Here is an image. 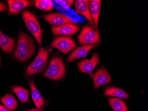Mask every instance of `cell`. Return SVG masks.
Returning a JSON list of instances; mask_svg holds the SVG:
<instances>
[{
	"label": "cell",
	"instance_id": "obj_4",
	"mask_svg": "<svg viewBox=\"0 0 148 111\" xmlns=\"http://www.w3.org/2000/svg\"><path fill=\"white\" fill-rule=\"evenodd\" d=\"M65 72V67L63 60L60 57H56L51 60L49 65L44 73V76L54 81H58L64 77Z\"/></svg>",
	"mask_w": 148,
	"mask_h": 111
},
{
	"label": "cell",
	"instance_id": "obj_26",
	"mask_svg": "<svg viewBox=\"0 0 148 111\" xmlns=\"http://www.w3.org/2000/svg\"><path fill=\"white\" fill-rule=\"evenodd\" d=\"M1 56H0V67H1Z\"/></svg>",
	"mask_w": 148,
	"mask_h": 111
},
{
	"label": "cell",
	"instance_id": "obj_8",
	"mask_svg": "<svg viewBox=\"0 0 148 111\" xmlns=\"http://www.w3.org/2000/svg\"><path fill=\"white\" fill-rule=\"evenodd\" d=\"M94 88L95 89L106 84L110 83L112 81L111 75L104 67L100 68L91 76Z\"/></svg>",
	"mask_w": 148,
	"mask_h": 111
},
{
	"label": "cell",
	"instance_id": "obj_24",
	"mask_svg": "<svg viewBox=\"0 0 148 111\" xmlns=\"http://www.w3.org/2000/svg\"><path fill=\"white\" fill-rule=\"evenodd\" d=\"M46 106L40 108V109H37V108H32V109H29V110H26L25 111H43L45 109Z\"/></svg>",
	"mask_w": 148,
	"mask_h": 111
},
{
	"label": "cell",
	"instance_id": "obj_21",
	"mask_svg": "<svg viewBox=\"0 0 148 111\" xmlns=\"http://www.w3.org/2000/svg\"><path fill=\"white\" fill-rule=\"evenodd\" d=\"M34 3L37 9L45 11L52 10L54 7L53 1L51 0H36Z\"/></svg>",
	"mask_w": 148,
	"mask_h": 111
},
{
	"label": "cell",
	"instance_id": "obj_16",
	"mask_svg": "<svg viewBox=\"0 0 148 111\" xmlns=\"http://www.w3.org/2000/svg\"><path fill=\"white\" fill-rule=\"evenodd\" d=\"M101 1L100 0H91L90 2V12L93 19L95 29H97L99 25Z\"/></svg>",
	"mask_w": 148,
	"mask_h": 111
},
{
	"label": "cell",
	"instance_id": "obj_13",
	"mask_svg": "<svg viewBox=\"0 0 148 111\" xmlns=\"http://www.w3.org/2000/svg\"><path fill=\"white\" fill-rule=\"evenodd\" d=\"M97 46H98L96 45H89L79 47L73 50L69 55L67 58V61L69 62H71L77 59L84 58L86 57L89 51Z\"/></svg>",
	"mask_w": 148,
	"mask_h": 111
},
{
	"label": "cell",
	"instance_id": "obj_17",
	"mask_svg": "<svg viewBox=\"0 0 148 111\" xmlns=\"http://www.w3.org/2000/svg\"><path fill=\"white\" fill-rule=\"evenodd\" d=\"M105 96L116 97L120 99H127L129 98L130 96L124 90L119 88L111 87L106 89L104 92Z\"/></svg>",
	"mask_w": 148,
	"mask_h": 111
},
{
	"label": "cell",
	"instance_id": "obj_6",
	"mask_svg": "<svg viewBox=\"0 0 148 111\" xmlns=\"http://www.w3.org/2000/svg\"><path fill=\"white\" fill-rule=\"evenodd\" d=\"M51 46L66 54L76 48V44L70 37L61 35L57 36L54 39Z\"/></svg>",
	"mask_w": 148,
	"mask_h": 111
},
{
	"label": "cell",
	"instance_id": "obj_9",
	"mask_svg": "<svg viewBox=\"0 0 148 111\" xmlns=\"http://www.w3.org/2000/svg\"><path fill=\"white\" fill-rule=\"evenodd\" d=\"M100 63V59L97 53L93 54L91 59H85L79 62L78 64V68L81 72L90 74L95 67Z\"/></svg>",
	"mask_w": 148,
	"mask_h": 111
},
{
	"label": "cell",
	"instance_id": "obj_14",
	"mask_svg": "<svg viewBox=\"0 0 148 111\" xmlns=\"http://www.w3.org/2000/svg\"><path fill=\"white\" fill-rule=\"evenodd\" d=\"M15 39L6 35L0 31V48L6 53H10L16 47Z\"/></svg>",
	"mask_w": 148,
	"mask_h": 111
},
{
	"label": "cell",
	"instance_id": "obj_19",
	"mask_svg": "<svg viewBox=\"0 0 148 111\" xmlns=\"http://www.w3.org/2000/svg\"><path fill=\"white\" fill-rule=\"evenodd\" d=\"M108 100L110 105L114 111H128L126 103L121 99L109 97Z\"/></svg>",
	"mask_w": 148,
	"mask_h": 111
},
{
	"label": "cell",
	"instance_id": "obj_22",
	"mask_svg": "<svg viewBox=\"0 0 148 111\" xmlns=\"http://www.w3.org/2000/svg\"><path fill=\"white\" fill-rule=\"evenodd\" d=\"M8 9L5 3L4 2H0V12L6 11Z\"/></svg>",
	"mask_w": 148,
	"mask_h": 111
},
{
	"label": "cell",
	"instance_id": "obj_5",
	"mask_svg": "<svg viewBox=\"0 0 148 111\" xmlns=\"http://www.w3.org/2000/svg\"><path fill=\"white\" fill-rule=\"evenodd\" d=\"M78 40L84 46L96 45L100 41L99 30L90 26H84L78 35Z\"/></svg>",
	"mask_w": 148,
	"mask_h": 111
},
{
	"label": "cell",
	"instance_id": "obj_1",
	"mask_svg": "<svg viewBox=\"0 0 148 111\" xmlns=\"http://www.w3.org/2000/svg\"><path fill=\"white\" fill-rule=\"evenodd\" d=\"M36 47L32 38L22 31L18 33V42L14 53L16 60L20 62L26 61L34 56Z\"/></svg>",
	"mask_w": 148,
	"mask_h": 111
},
{
	"label": "cell",
	"instance_id": "obj_7",
	"mask_svg": "<svg viewBox=\"0 0 148 111\" xmlns=\"http://www.w3.org/2000/svg\"><path fill=\"white\" fill-rule=\"evenodd\" d=\"M42 18L55 26H61L66 24L75 23V21L69 17L59 12L45 15L42 17Z\"/></svg>",
	"mask_w": 148,
	"mask_h": 111
},
{
	"label": "cell",
	"instance_id": "obj_11",
	"mask_svg": "<svg viewBox=\"0 0 148 111\" xmlns=\"http://www.w3.org/2000/svg\"><path fill=\"white\" fill-rule=\"evenodd\" d=\"M8 10L10 14L17 15L22 10L32 6V2L28 0H8Z\"/></svg>",
	"mask_w": 148,
	"mask_h": 111
},
{
	"label": "cell",
	"instance_id": "obj_18",
	"mask_svg": "<svg viewBox=\"0 0 148 111\" xmlns=\"http://www.w3.org/2000/svg\"><path fill=\"white\" fill-rule=\"evenodd\" d=\"M0 101L4 107L10 111H14L18 105L16 99L10 94H7L1 97Z\"/></svg>",
	"mask_w": 148,
	"mask_h": 111
},
{
	"label": "cell",
	"instance_id": "obj_20",
	"mask_svg": "<svg viewBox=\"0 0 148 111\" xmlns=\"http://www.w3.org/2000/svg\"><path fill=\"white\" fill-rule=\"evenodd\" d=\"M11 89L21 102L25 103L28 102L29 99V92L27 89L17 86L12 87Z\"/></svg>",
	"mask_w": 148,
	"mask_h": 111
},
{
	"label": "cell",
	"instance_id": "obj_3",
	"mask_svg": "<svg viewBox=\"0 0 148 111\" xmlns=\"http://www.w3.org/2000/svg\"><path fill=\"white\" fill-rule=\"evenodd\" d=\"M49 58V51L46 48L40 47L35 59L27 68L26 74L28 76L41 73L45 68Z\"/></svg>",
	"mask_w": 148,
	"mask_h": 111
},
{
	"label": "cell",
	"instance_id": "obj_12",
	"mask_svg": "<svg viewBox=\"0 0 148 111\" xmlns=\"http://www.w3.org/2000/svg\"><path fill=\"white\" fill-rule=\"evenodd\" d=\"M79 30V26L72 24H66L61 26H52L51 27V31L54 36L71 35L77 33Z\"/></svg>",
	"mask_w": 148,
	"mask_h": 111
},
{
	"label": "cell",
	"instance_id": "obj_23",
	"mask_svg": "<svg viewBox=\"0 0 148 111\" xmlns=\"http://www.w3.org/2000/svg\"><path fill=\"white\" fill-rule=\"evenodd\" d=\"M60 1L63 2L68 6L71 7L73 5L75 1H73V0H71H71H62V1Z\"/></svg>",
	"mask_w": 148,
	"mask_h": 111
},
{
	"label": "cell",
	"instance_id": "obj_2",
	"mask_svg": "<svg viewBox=\"0 0 148 111\" xmlns=\"http://www.w3.org/2000/svg\"><path fill=\"white\" fill-rule=\"evenodd\" d=\"M22 17L27 29L36 39L38 45H41L42 41L43 31L41 29L38 19L33 13L28 10H24Z\"/></svg>",
	"mask_w": 148,
	"mask_h": 111
},
{
	"label": "cell",
	"instance_id": "obj_25",
	"mask_svg": "<svg viewBox=\"0 0 148 111\" xmlns=\"http://www.w3.org/2000/svg\"><path fill=\"white\" fill-rule=\"evenodd\" d=\"M0 111H10L7 108H6L4 106L0 104Z\"/></svg>",
	"mask_w": 148,
	"mask_h": 111
},
{
	"label": "cell",
	"instance_id": "obj_15",
	"mask_svg": "<svg viewBox=\"0 0 148 111\" xmlns=\"http://www.w3.org/2000/svg\"><path fill=\"white\" fill-rule=\"evenodd\" d=\"M29 86L31 91L32 97L37 109L42 108L45 104V100L36 87L33 79H29Z\"/></svg>",
	"mask_w": 148,
	"mask_h": 111
},
{
	"label": "cell",
	"instance_id": "obj_10",
	"mask_svg": "<svg viewBox=\"0 0 148 111\" xmlns=\"http://www.w3.org/2000/svg\"><path fill=\"white\" fill-rule=\"evenodd\" d=\"M90 2L88 0H76L75 1V11L77 13L84 17L95 28L93 19L90 12Z\"/></svg>",
	"mask_w": 148,
	"mask_h": 111
}]
</instances>
